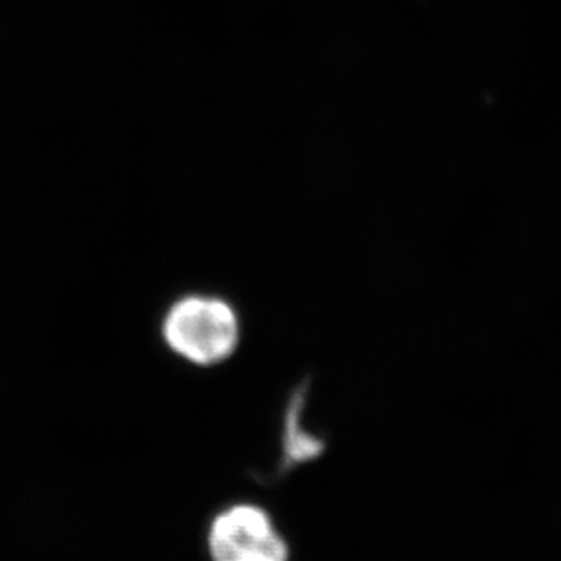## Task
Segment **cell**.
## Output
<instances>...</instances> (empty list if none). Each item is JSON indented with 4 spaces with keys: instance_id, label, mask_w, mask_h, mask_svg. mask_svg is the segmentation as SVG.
<instances>
[{
    "instance_id": "obj_1",
    "label": "cell",
    "mask_w": 561,
    "mask_h": 561,
    "mask_svg": "<svg viewBox=\"0 0 561 561\" xmlns=\"http://www.w3.org/2000/svg\"><path fill=\"white\" fill-rule=\"evenodd\" d=\"M162 337L181 359L197 367H214L230 359L238 350L241 321L225 298L186 295L165 312Z\"/></svg>"
},
{
    "instance_id": "obj_2",
    "label": "cell",
    "mask_w": 561,
    "mask_h": 561,
    "mask_svg": "<svg viewBox=\"0 0 561 561\" xmlns=\"http://www.w3.org/2000/svg\"><path fill=\"white\" fill-rule=\"evenodd\" d=\"M214 561H287L289 549L271 516L253 504H238L214 518L209 530Z\"/></svg>"
},
{
    "instance_id": "obj_3",
    "label": "cell",
    "mask_w": 561,
    "mask_h": 561,
    "mask_svg": "<svg viewBox=\"0 0 561 561\" xmlns=\"http://www.w3.org/2000/svg\"><path fill=\"white\" fill-rule=\"evenodd\" d=\"M300 412L298 405L297 408L291 405L289 419H287L286 454L291 461L311 460L319 456L321 448H323L320 440L302 431L301 423H298Z\"/></svg>"
}]
</instances>
